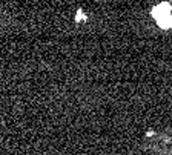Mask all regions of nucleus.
<instances>
[{
	"mask_svg": "<svg viewBox=\"0 0 172 155\" xmlns=\"http://www.w3.org/2000/svg\"><path fill=\"white\" fill-rule=\"evenodd\" d=\"M152 16L157 20V23L161 28L168 29L172 26V9L169 3H161V5H157L152 9Z\"/></svg>",
	"mask_w": 172,
	"mask_h": 155,
	"instance_id": "obj_1",
	"label": "nucleus"
}]
</instances>
